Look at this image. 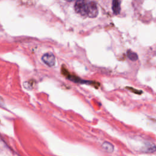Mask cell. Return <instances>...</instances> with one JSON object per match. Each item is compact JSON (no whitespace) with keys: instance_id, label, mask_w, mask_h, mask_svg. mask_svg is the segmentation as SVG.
I'll list each match as a JSON object with an SVG mask.
<instances>
[{"instance_id":"obj_1","label":"cell","mask_w":156,"mask_h":156,"mask_svg":"<svg viewBox=\"0 0 156 156\" xmlns=\"http://www.w3.org/2000/svg\"><path fill=\"white\" fill-rule=\"evenodd\" d=\"M74 9L76 13L89 18H95L98 14L97 4L93 0H76Z\"/></svg>"},{"instance_id":"obj_2","label":"cell","mask_w":156,"mask_h":156,"mask_svg":"<svg viewBox=\"0 0 156 156\" xmlns=\"http://www.w3.org/2000/svg\"><path fill=\"white\" fill-rule=\"evenodd\" d=\"M41 59L43 62L48 66H53L55 63V56L52 53H46L43 55Z\"/></svg>"},{"instance_id":"obj_3","label":"cell","mask_w":156,"mask_h":156,"mask_svg":"<svg viewBox=\"0 0 156 156\" xmlns=\"http://www.w3.org/2000/svg\"><path fill=\"white\" fill-rule=\"evenodd\" d=\"M112 10L115 15H118L121 11V0H112Z\"/></svg>"},{"instance_id":"obj_4","label":"cell","mask_w":156,"mask_h":156,"mask_svg":"<svg viewBox=\"0 0 156 156\" xmlns=\"http://www.w3.org/2000/svg\"><path fill=\"white\" fill-rule=\"evenodd\" d=\"M102 147L108 152H112L113 151V146L108 142H104L102 144Z\"/></svg>"},{"instance_id":"obj_5","label":"cell","mask_w":156,"mask_h":156,"mask_svg":"<svg viewBox=\"0 0 156 156\" xmlns=\"http://www.w3.org/2000/svg\"><path fill=\"white\" fill-rule=\"evenodd\" d=\"M127 57L128 58L131 60L132 61H136L138 59V55L133 52L129 51L127 53Z\"/></svg>"},{"instance_id":"obj_6","label":"cell","mask_w":156,"mask_h":156,"mask_svg":"<svg viewBox=\"0 0 156 156\" xmlns=\"http://www.w3.org/2000/svg\"><path fill=\"white\" fill-rule=\"evenodd\" d=\"M67 1H69V2H71V1H74V0H66Z\"/></svg>"}]
</instances>
